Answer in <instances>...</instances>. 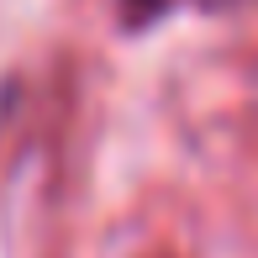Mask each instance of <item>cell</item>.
Here are the masks:
<instances>
[{
  "label": "cell",
  "instance_id": "1",
  "mask_svg": "<svg viewBox=\"0 0 258 258\" xmlns=\"http://www.w3.org/2000/svg\"><path fill=\"white\" fill-rule=\"evenodd\" d=\"M116 6H121V21H126V27L143 32V27H153V21H163L174 6H184V0H116ZM195 6H201V0H195Z\"/></svg>",
  "mask_w": 258,
  "mask_h": 258
},
{
  "label": "cell",
  "instance_id": "2",
  "mask_svg": "<svg viewBox=\"0 0 258 258\" xmlns=\"http://www.w3.org/2000/svg\"><path fill=\"white\" fill-rule=\"evenodd\" d=\"M206 11H221V6H237V0H201Z\"/></svg>",
  "mask_w": 258,
  "mask_h": 258
}]
</instances>
